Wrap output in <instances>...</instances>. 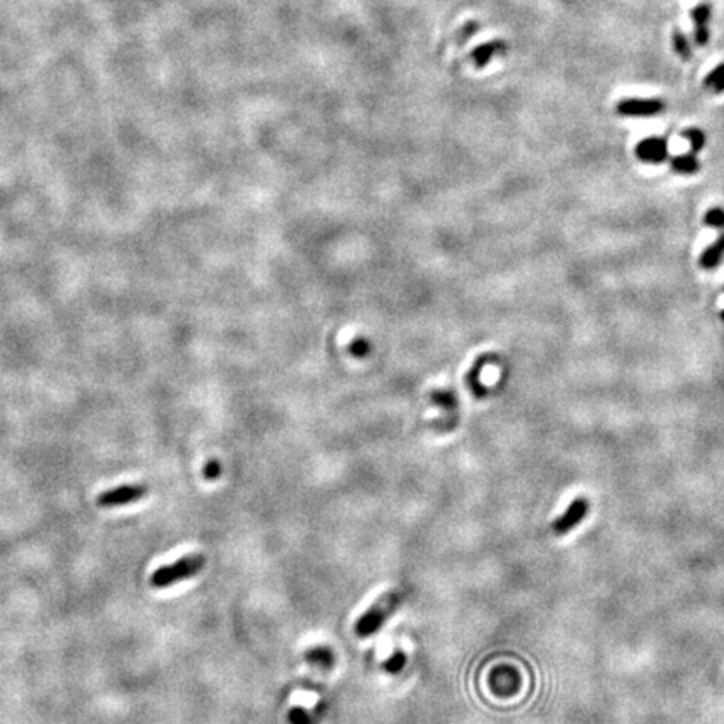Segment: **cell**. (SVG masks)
I'll list each match as a JSON object with an SVG mask.
<instances>
[{"instance_id": "cell-1", "label": "cell", "mask_w": 724, "mask_h": 724, "mask_svg": "<svg viewBox=\"0 0 724 724\" xmlns=\"http://www.w3.org/2000/svg\"><path fill=\"white\" fill-rule=\"evenodd\" d=\"M401 600L403 596L398 589H391L384 592L355 622V634H357V637L366 639L379 632V629L392 616V612L398 609Z\"/></svg>"}, {"instance_id": "cell-2", "label": "cell", "mask_w": 724, "mask_h": 724, "mask_svg": "<svg viewBox=\"0 0 724 724\" xmlns=\"http://www.w3.org/2000/svg\"><path fill=\"white\" fill-rule=\"evenodd\" d=\"M206 564V558L203 555H186L178 558L173 564L165 565L153 572L151 578H149V584L153 589H167L171 585L180 584V582L188 580V578L195 577L196 573H200L203 570Z\"/></svg>"}, {"instance_id": "cell-3", "label": "cell", "mask_w": 724, "mask_h": 724, "mask_svg": "<svg viewBox=\"0 0 724 724\" xmlns=\"http://www.w3.org/2000/svg\"><path fill=\"white\" fill-rule=\"evenodd\" d=\"M148 493L146 485L141 483H133V485H123V487H116L108 491H103L96 498V505L99 508H116V507H124V505L136 503V501L143 500Z\"/></svg>"}, {"instance_id": "cell-4", "label": "cell", "mask_w": 724, "mask_h": 724, "mask_svg": "<svg viewBox=\"0 0 724 724\" xmlns=\"http://www.w3.org/2000/svg\"><path fill=\"white\" fill-rule=\"evenodd\" d=\"M589 513V501L585 498H575L572 503L569 505V508L565 510L564 515H560L558 519L553 521V533L555 535H565L570 530H573L582 523V520L587 516Z\"/></svg>"}, {"instance_id": "cell-5", "label": "cell", "mask_w": 724, "mask_h": 724, "mask_svg": "<svg viewBox=\"0 0 724 724\" xmlns=\"http://www.w3.org/2000/svg\"><path fill=\"white\" fill-rule=\"evenodd\" d=\"M666 104L661 99H624L617 104V112L621 116H634V118H642V116H656L659 112L664 111Z\"/></svg>"}, {"instance_id": "cell-6", "label": "cell", "mask_w": 724, "mask_h": 724, "mask_svg": "<svg viewBox=\"0 0 724 724\" xmlns=\"http://www.w3.org/2000/svg\"><path fill=\"white\" fill-rule=\"evenodd\" d=\"M636 155L641 161H644L647 165H661L664 163L669 156V149H667V141L664 137H656L650 136L642 140L637 144Z\"/></svg>"}, {"instance_id": "cell-7", "label": "cell", "mask_w": 724, "mask_h": 724, "mask_svg": "<svg viewBox=\"0 0 724 724\" xmlns=\"http://www.w3.org/2000/svg\"><path fill=\"white\" fill-rule=\"evenodd\" d=\"M507 51H508L507 40L491 39L489 42L481 44V46L475 47V49L470 52V62L473 64V67L483 69V67H487L495 58L507 54Z\"/></svg>"}, {"instance_id": "cell-8", "label": "cell", "mask_w": 724, "mask_h": 724, "mask_svg": "<svg viewBox=\"0 0 724 724\" xmlns=\"http://www.w3.org/2000/svg\"><path fill=\"white\" fill-rule=\"evenodd\" d=\"M691 17L694 22V39L698 46H706L709 40V20L711 7L707 3H699L691 10Z\"/></svg>"}, {"instance_id": "cell-9", "label": "cell", "mask_w": 724, "mask_h": 724, "mask_svg": "<svg viewBox=\"0 0 724 724\" xmlns=\"http://www.w3.org/2000/svg\"><path fill=\"white\" fill-rule=\"evenodd\" d=\"M724 258V233H721L699 257V265L705 270H713Z\"/></svg>"}, {"instance_id": "cell-10", "label": "cell", "mask_w": 724, "mask_h": 724, "mask_svg": "<svg viewBox=\"0 0 724 724\" xmlns=\"http://www.w3.org/2000/svg\"><path fill=\"white\" fill-rule=\"evenodd\" d=\"M671 168H673V171L679 173V175L691 176L701 169V163H699L696 153H686V155L671 158Z\"/></svg>"}, {"instance_id": "cell-11", "label": "cell", "mask_w": 724, "mask_h": 724, "mask_svg": "<svg viewBox=\"0 0 724 724\" xmlns=\"http://www.w3.org/2000/svg\"><path fill=\"white\" fill-rule=\"evenodd\" d=\"M305 657L307 661L319 667H329L334 661L332 654H330V650L326 649V647H314V649H310L309 653L305 654Z\"/></svg>"}, {"instance_id": "cell-12", "label": "cell", "mask_w": 724, "mask_h": 724, "mask_svg": "<svg viewBox=\"0 0 724 724\" xmlns=\"http://www.w3.org/2000/svg\"><path fill=\"white\" fill-rule=\"evenodd\" d=\"M705 86L718 94V92L724 91V62L719 64L718 67L713 69L709 74L706 76Z\"/></svg>"}, {"instance_id": "cell-13", "label": "cell", "mask_w": 724, "mask_h": 724, "mask_svg": "<svg viewBox=\"0 0 724 724\" xmlns=\"http://www.w3.org/2000/svg\"><path fill=\"white\" fill-rule=\"evenodd\" d=\"M673 46H674V51L677 52L682 59L684 60L691 59V54H693V51H691V44H689V40H687L686 35L682 34L679 29H674V32H673Z\"/></svg>"}, {"instance_id": "cell-14", "label": "cell", "mask_w": 724, "mask_h": 724, "mask_svg": "<svg viewBox=\"0 0 724 724\" xmlns=\"http://www.w3.org/2000/svg\"><path fill=\"white\" fill-rule=\"evenodd\" d=\"M478 31H480V22H476V20H470V22L463 24L455 35L456 46H463V44H466L468 40H470Z\"/></svg>"}, {"instance_id": "cell-15", "label": "cell", "mask_w": 724, "mask_h": 724, "mask_svg": "<svg viewBox=\"0 0 724 724\" xmlns=\"http://www.w3.org/2000/svg\"><path fill=\"white\" fill-rule=\"evenodd\" d=\"M682 137H686V140L689 141L693 153H699L706 144L705 133L698 128H689V129H686V131H682Z\"/></svg>"}, {"instance_id": "cell-16", "label": "cell", "mask_w": 724, "mask_h": 724, "mask_svg": "<svg viewBox=\"0 0 724 724\" xmlns=\"http://www.w3.org/2000/svg\"><path fill=\"white\" fill-rule=\"evenodd\" d=\"M705 224L711 228L724 230V210L723 208H711L705 215Z\"/></svg>"}, {"instance_id": "cell-17", "label": "cell", "mask_w": 724, "mask_h": 724, "mask_svg": "<svg viewBox=\"0 0 724 724\" xmlns=\"http://www.w3.org/2000/svg\"><path fill=\"white\" fill-rule=\"evenodd\" d=\"M404 664H406V654L401 653V650H398V653H394L389 659H387L384 667H386L387 673L398 674L399 671L404 667Z\"/></svg>"}, {"instance_id": "cell-18", "label": "cell", "mask_w": 724, "mask_h": 724, "mask_svg": "<svg viewBox=\"0 0 724 724\" xmlns=\"http://www.w3.org/2000/svg\"><path fill=\"white\" fill-rule=\"evenodd\" d=\"M289 719L292 724H310L312 723V718H310L309 711L302 709V707H294V709H290Z\"/></svg>"}, {"instance_id": "cell-19", "label": "cell", "mask_w": 724, "mask_h": 724, "mask_svg": "<svg viewBox=\"0 0 724 724\" xmlns=\"http://www.w3.org/2000/svg\"><path fill=\"white\" fill-rule=\"evenodd\" d=\"M218 475H220V466H218L217 463H210L208 466L205 468V478L206 480H215Z\"/></svg>"}, {"instance_id": "cell-20", "label": "cell", "mask_w": 724, "mask_h": 724, "mask_svg": "<svg viewBox=\"0 0 724 724\" xmlns=\"http://www.w3.org/2000/svg\"><path fill=\"white\" fill-rule=\"evenodd\" d=\"M721 319H723V322H724V310L721 312Z\"/></svg>"}]
</instances>
